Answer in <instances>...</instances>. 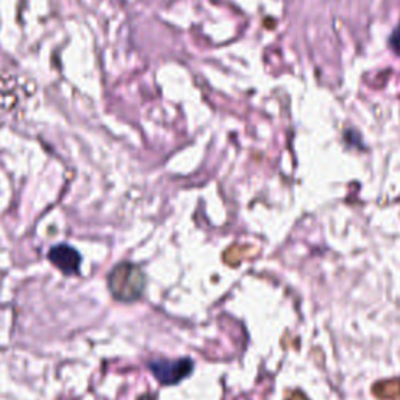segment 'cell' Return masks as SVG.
I'll list each match as a JSON object with an SVG mask.
<instances>
[{
	"label": "cell",
	"mask_w": 400,
	"mask_h": 400,
	"mask_svg": "<svg viewBox=\"0 0 400 400\" xmlns=\"http://www.w3.org/2000/svg\"><path fill=\"white\" fill-rule=\"evenodd\" d=\"M49 260L64 275H77L80 273L81 255L69 244H57L49 251Z\"/></svg>",
	"instance_id": "cell-3"
},
{
	"label": "cell",
	"mask_w": 400,
	"mask_h": 400,
	"mask_svg": "<svg viewBox=\"0 0 400 400\" xmlns=\"http://www.w3.org/2000/svg\"><path fill=\"white\" fill-rule=\"evenodd\" d=\"M147 367L158 383L163 387H173L191 375L194 361L191 358L152 360L147 363Z\"/></svg>",
	"instance_id": "cell-2"
},
{
	"label": "cell",
	"mask_w": 400,
	"mask_h": 400,
	"mask_svg": "<svg viewBox=\"0 0 400 400\" xmlns=\"http://www.w3.org/2000/svg\"><path fill=\"white\" fill-rule=\"evenodd\" d=\"M110 294L122 304H132L144 294L147 277L141 266L130 261L116 264L107 277Z\"/></svg>",
	"instance_id": "cell-1"
}]
</instances>
